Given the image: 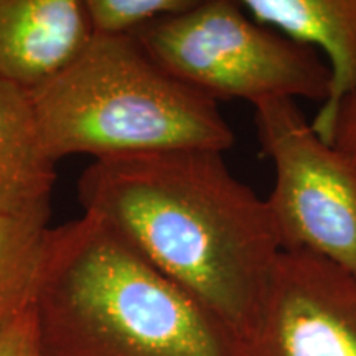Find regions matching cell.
<instances>
[{
    "label": "cell",
    "mask_w": 356,
    "mask_h": 356,
    "mask_svg": "<svg viewBox=\"0 0 356 356\" xmlns=\"http://www.w3.org/2000/svg\"><path fill=\"white\" fill-rule=\"evenodd\" d=\"M222 154L177 149L92 160L78 200L84 215L108 222L244 337L282 248L266 198Z\"/></svg>",
    "instance_id": "1"
},
{
    "label": "cell",
    "mask_w": 356,
    "mask_h": 356,
    "mask_svg": "<svg viewBox=\"0 0 356 356\" xmlns=\"http://www.w3.org/2000/svg\"><path fill=\"white\" fill-rule=\"evenodd\" d=\"M33 314L44 356H246L238 332L84 213L50 229Z\"/></svg>",
    "instance_id": "2"
},
{
    "label": "cell",
    "mask_w": 356,
    "mask_h": 356,
    "mask_svg": "<svg viewBox=\"0 0 356 356\" xmlns=\"http://www.w3.org/2000/svg\"><path fill=\"white\" fill-rule=\"evenodd\" d=\"M32 101L56 163L70 155L226 152L234 144L218 102L160 68L134 35H92L65 70L32 91Z\"/></svg>",
    "instance_id": "3"
},
{
    "label": "cell",
    "mask_w": 356,
    "mask_h": 356,
    "mask_svg": "<svg viewBox=\"0 0 356 356\" xmlns=\"http://www.w3.org/2000/svg\"><path fill=\"white\" fill-rule=\"evenodd\" d=\"M134 37L180 83L213 101L323 102L330 73L309 44L259 24L233 0H191Z\"/></svg>",
    "instance_id": "4"
},
{
    "label": "cell",
    "mask_w": 356,
    "mask_h": 356,
    "mask_svg": "<svg viewBox=\"0 0 356 356\" xmlns=\"http://www.w3.org/2000/svg\"><path fill=\"white\" fill-rule=\"evenodd\" d=\"M254 124L273 163L266 204L282 251L310 252L356 277V167L314 131L297 101L262 102Z\"/></svg>",
    "instance_id": "5"
},
{
    "label": "cell",
    "mask_w": 356,
    "mask_h": 356,
    "mask_svg": "<svg viewBox=\"0 0 356 356\" xmlns=\"http://www.w3.org/2000/svg\"><path fill=\"white\" fill-rule=\"evenodd\" d=\"M243 340L246 356H356V277L310 252L282 251Z\"/></svg>",
    "instance_id": "6"
},
{
    "label": "cell",
    "mask_w": 356,
    "mask_h": 356,
    "mask_svg": "<svg viewBox=\"0 0 356 356\" xmlns=\"http://www.w3.org/2000/svg\"><path fill=\"white\" fill-rule=\"evenodd\" d=\"M91 37L83 0H0V78L32 92Z\"/></svg>",
    "instance_id": "7"
},
{
    "label": "cell",
    "mask_w": 356,
    "mask_h": 356,
    "mask_svg": "<svg viewBox=\"0 0 356 356\" xmlns=\"http://www.w3.org/2000/svg\"><path fill=\"white\" fill-rule=\"evenodd\" d=\"M249 15L325 55L330 84L312 127L325 140L338 106L356 95V0H244Z\"/></svg>",
    "instance_id": "8"
},
{
    "label": "cell",
    "mask_w": 356,
    "mask_h": 356,
    "mask_svg": "<svg viewBox=\"0 0 356 356\" xmlns=\"http://www.w3.org/2000/svg\"><path fill=\"white\" fill-rule=\"evenodd\" d=\"M56 162L44 150L32 92L0 78V207L51 202Z\"/></svg>",
    "instance_id": "9"
},
{
    "label": "cell",
    "mask_w": 356,
    "mask_h": 356,
    "mask_svg": "<svg viewBox=\"0 0 356 356\" xmlns=\"http://www.w3.org/2000/svg\"><path fill=\"white\" fill-rule=\"evenodd\" d=\"M51 202L0 207V330L33 307Z\"/></svg>",
    "instance_id": "10"
},
{
    "label": "cell",
    "mask_w": 356,
    "mask_h": 356,
    "mask_svg": "<svg viewBox=\"0 0 356 356\" xmlns=\"http://www.w3.org/2000/svg\"><path fill=\"white\" fill-rule=\"evenodd\" d=\"M92 35L132 37L155 20L184 10L191 0H83Z\"/></svg>",
    "instance_id": "11"
},
{
    "label": "cell",
    "mask_w": 356,
    "mask_h": 356,
    "mask_svg": "<svg viewBox=\"0 0 356 356\" xmlns=\"http://www.w3.org/2000/svg\"><path fill=\"white\" fill-rule=\"evenodd\" d=\"M0 356H44L33 307L0 330Z\"/></svg>",
    "instance_id": "12"
},
{
    "label": "cell",
    "mask_w": 356,
    "mask_h": 356,
    "mask_svg": "<svg viewBox=\"0 0 356 356\" xmlns=\"http://www.w3.org/2000/svg\"><path fill=\"white\" fill-rule=\"evenodd\" d=\"M325 140L330 142L356 167V95L346 97L338 106Z\"/></svg>",
    "instance_id": "13"
}]
</instances>
